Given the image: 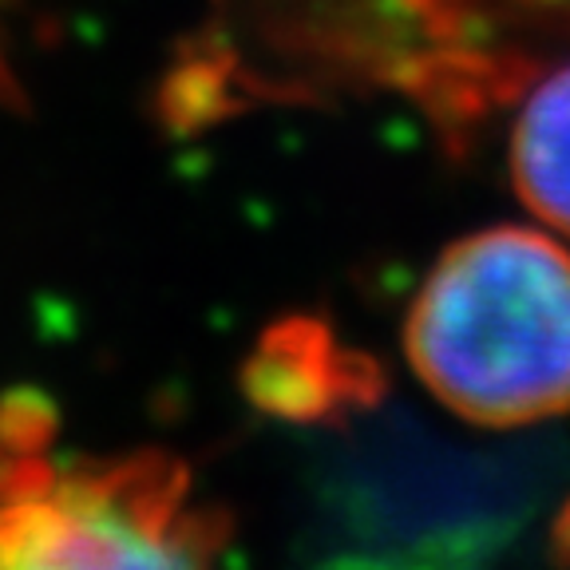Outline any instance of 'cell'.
Segmentation results:
<instances>
[{"label":"cell","mask_w":570,"mask_h":570,"mask_svg":"<svg viewBox=\"0 0 570 570\" xmlns=\"http://www.w3.org/2000/svg\"><path fill=\"white\" fill-rule=\"evenodd\" d=\"M317 468L309 570H499L554 488L547 448H463L381 409Z\"/></svg>","instance_id":"obj_1"},{"label":"cell","mask_w":570,"mask_h":570,"mask_svg":"<svg viewBox=\"0 0 570 570\" xmlns=\"http://www.w3.org/2000/svg\"><path fill=\"white\" fill-rule=\"evenodd\" d=\"M404 348L440 404L483 428L570 409V254L531 226L452 242L420 285Z\"/></svg>","instance_id":"obj_2"},{"label":"cell","mask_w":570,"mask_h":570,"mask_svg":"<svg viewBox=\"0 0 570 570\" xmlns=\"http://www.w3.org/2000/svg\"><path fill=\"white\" fill-rule=\"evenodd\" d=\"M230 515L190 499V468L142 448L83 460L0 503V570H218Z\"/></svg>","instance_id":"obj_3"},{"label":"cell","mask_w":570,"mask_h":570,"mask_svg":"<svg viewBox=\"0 0 570 570\" xmlns=\"http://www.w3.org/2000/svg\"><path fill=\"white\" fill-rule=\"evenodd\" d=\"M238 381L254 409L289 424L345 428L384 401L381 365L341 345L330 321L309 313L274 321L242 361Z\"/></svg>","instance_id":"obj_4"},{"label":"cell","mask_w":570,"mask_h":570,"mask_svg":"<svg viewBox=\"0 0 570 570\" xmlns=\"http://www.w3.org/2000/svg\"><path fill=\"white\" fill-rule=\"evenodd\" d=\"M508 167L527 210L570 238V60L527 91L511 124Z\"/></svg>","instance_id":"obj_5"},{"label":"cell","mask_w":570,"mask_h":570,"mask_svg":"<svg viewBox=\"0 0 570 570\" xmlns=\"http://www.w3.org/2000/svg\"><path fill=\"white\" fill-rule=\"evenodd\" d=\"M238 107L242 104L230 88V63L223 60L218 48L203 45V40H187L178 48L151 96L155 124L178 139L223 124Z\"/></svg>","instance_id":"obj_6"},{"label":"cell","mask_w":570,"mask_h":570,"mask_svg":"<svg viewBox=\"0 0 570 570\" xmlns=\"http://www.w3.org/2000/svg\"><path fill=\"white\" fill-rule=\"evenodd\" d=\"M60 432V404L32 384L0 396V448L9 455H45Z\"/></svg>","instance_id":"obj_7"},{"label":"cell","mask_w":570,"mask_h":570,"mask_svg":"<svg viewBox=\"0 0 570 570\" xmlns=\"http://www.w3.org/2000/svg\"><path fill=\"white\" fill-rule=\"evenodd\" d=\"M0 107H4V111H17V116H28V96H24V88H20L4 48H0Z\"/></svg>","instance_id":"obj_8"},{"label":"cell","mask_w":570,"mask_h":570,"mask_svg":"<svg viewBox=\"0 0 570 570\" xmlns=\"http://www.w3.org/2000/svg\"><path fill=\"white\" fill-rule=\"evenodd\" d=\"M551 547L559 554V562H570V503L562 508V515L551 527Z\"/></svg>","instance_id":"obj_9"},{"label":"cell","mask_w":570,"mask_h":570,"mask_svg":"<svg viewBox=\"0 0 570 570\" xmlns=\"http://www.w3.org/2000/svg\"><path fill=\"white\" fill-rule=\"evenodd\" d=\"M4 455H9V452H4V448H0V463H4Z\"/></svg>","instance_id":"obj_10"}]
</instances>
